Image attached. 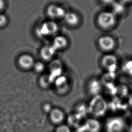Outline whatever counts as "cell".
<instances>
[{
    "label": "cell",
    "instance_id": "1",
    "mask_svg": "<svg viewBox=\"0 0 132 132\" xmlns=\"http://www.w3.org/2000/svg\"><path fill=\"white\" fill-rule=\"evenodd\" d=\"M88 114L92 117L99 118L105 116L108 111V104L106 99L101 95L91 97L87 104Z\"/></svg>",
    "mask_w": 132,
    "mask_h": 132
},
{
    "label": "cell",
    "instance_id": "2",
    "mask_svg": "<svg viewBox=\"0 0 132 132\" xmlns=\"http://www.w3.org/2000/svg\"><path fill=\"white\" fill-rule=\"evenodd\" d=\"M96 22L101 29L109 30L115 27L117 23V16L112 11H101L97 15Z\"/></svg>",
    "mask_w": 132,
    "mask_h": 132
},
{
    "label": "cell",
    "instance_id": "3",
    "mask_svg": "<svg viewBox=\"0 0 132 132\" xmlns=\"http://www.w3.org/2000/svg\"><path fill=\"white\" fill-rule=\"evenodd\" d=\"M100 65L105 72H114L119 68V61L114 53H105L100 60Z\"/></svg>",
    "mask_w": 132,
    "mask_h": 132
},
{
    "label": "cell",
    "instance_id": "4",
    "mask_svg": "<svg viewBox=\"0 0 132 132\" xmlns=\"http://www.w3.org/2000/svg\"><path fill=\"white\" fill-rule=\"evenodd\" d=\"M59 26L56 22L50 20L44 22L36 30L39 37H46L54 35L59 31Z\"/></svg>",
    "mask_w": 132,
    "mask_h": 132
},
{
    "label": "cell",
    "instance_id": "5",
    "mask_svg": "<svg viewBox=\"0 0 132 132\" xmlns=\"http://www.w3.org/2000/svg\"><path fill=\"white\" fill-rule=\"evenodd\" d=\"M99 48L105 53H111L116 49V42L114 37L110 35H103L97 40Z\"/></svg>",
    "mask_w": 132,
    "mask_h": 132
},
{
    "label": "cell",
    "instance_id": "6",
    "mask_svg": "<svg viewBox=\"0 0 132 132\" xmlns=\"http://www.w3.org/2000/svg\"><path fill=\"white\" fill-rule=\"evenodd\" d=\"M104 87L100 78L90 77L87 81L86 85V93L92 97L101 95Z\"/></svg>",
    "mask_w": 132,
    "mask_h": 132
},
{
    "label": "cell",
    "instance_id": "7",
    "mask_svg": "<svg viewBox=\"0 0 132 132\" xmlns=\"http://www.w3.org/2000/svg\"><path fill=\"white\" fill-rule=\"evenodd\" d=\"M106 127L108 132H120L125 127V123L121 118L114 117L107 120Z\"/></svg>",
    "mask_w": 132,
    "mask_h": 132
},
{
    "label": "cell",
    "instance_id": "8",
    "mask_svg": "<svg viewBox=\"0 0 132 132\" xmlns=\"http://www.w3.org/2000/svg\"><path fill=\"white\" fill-rule=\"evenodd\" d=\"M66 12L63 8L55 4L50 5L46 9L47 15L53 20L63 19Z\"/></svg>",
    "mask_w": 132,
    "mask_h": 132
},
{
    "label": "cell",
    "instance_id": "9",
    "mask_svg": "<svg viewBox=\"0 0 132 132\" xmlns=\"http://www.w3.org/2000/svg\"><path fill=\"white\" fill-rule=\"evenodd\" d=\"M82 128L84 132H101V123L97 118L92 117L86 120Z\"/></svg>",
    "mask_w": 132,
    "mask_h": 132
},
{
    "label": "cell",
    "instance_id": "10",
    "mask_svg": "<svg viewBox=\"0 0 132 132\" xmlns=\"http://www.w3.org/2000/svg\"><path fill=\"white\" fill-rule=\"evenodd\" d=\"M63 19L66 24L71 27H77L81 22V18L79 15L72 11L67 12Z\"/></svg>",
    "mask_w": 132,
    "mask_h": 132
},
{
    "label": "cell",
    "instance_id": "11",
    "mask_svg": "<svg viewBox=\"0 0 132 132\" xmlns=\"http://www.w3.org/2000/svg\"><path fill=\"white\" fill-rule=\"evenodd\" d=\"M19 65L24 70H28L33 68L35 64L34 59L33 57L28 54H23L19 57Z\"/></svg>",
    "mask_w": 132,
    "mask_h": 132
},
{
    "label": "cell",
    "instance_id": "12",
    "mask_svg": "<svg viewBox=\"0 0 132 132\" xmlns=\"http://www.w3.org/2000/svg\"><path fill=\"white\" fill-rule=\"evenodd\" d=\"M50 117L51 121L54 124L62 125L65 119L64 112L59 109H54L51 111Z\"/></svg>",
    "mask_w": 132,
    "mask_h": 132
},
{
    "label": "cell",
    "instance_id": "13",
    "mask_svg": "<svg viewBox=\"0 0 132 132\" xmlns=\"http://www.w3.org/2000/svg\"><path fill=\"white\" fill-rule=\"evenodd\" d=\"M68 42L66 37L62 35H59L53 39L52 45L56 51L64 50L68 46Z\"/></svg>",
    "mask_w": 132,
    "mask_h": 132
},
{
    "label": "cell",
    "instance_id": "14",
    "mask_svg": "<svg viewBox=\"0 0 132 132\" xmlns=\"http://www.w3.org/2000/svg\"><path fill=\"white\" fill-rule=\"evenodd\" d=\"M57 51L52 45L45 46L40 50V56L44 60L50 61L53 58Z\"/></svg>",
    "mask_w": 132,
    "mask_h": 132
},
{
    "label": "cell",
    "instance_id": "15",
    "mask_svg": "<svg viewBox=\"0 0 132 132\" xmlns=\"http://www.w3.org/2000/svg\"><path fill=\"white\" fill-rule=\"evenodd\" d=\"M57 84L60 88V92L62 94L68 93L71 88V85L69 80L65 76L58 77Z\"/></svg>",
    "mask_w": 132,
    "mask_h": 132
},
{
    "label": "cell",
    "instance_id": "16",
    "mask_svg": "<svg viewBox=\"0 0 132 132\" xmlns=\"http://www.w3.org/2000/svg\"><path fill=\"white\" fill-rule=\"evenodd\" d=\"M105 72V73L103 77L100 78L103 87L105 86L108 87V86L114 85V83L116 79V73L108 72Z\"/></svg>",
    "mask_w": 132,
    "mask_h": 132
},
{
    "label": "cell",
    "instance_id": "17",
    "mask_svg": "<svg viewBox=\"0 0 132 132\" xmlns=\"http://www.w3.org/2000/svg\"><path fill=\"white\" fill-rule=\"evenodd\" d=\"M120 67L122 72L128 76L132 72V59L125 60L121 64Z\"/></svg>",
    "mask_w": 132,
    "mask_h": 132
},
{
    "label": "cell",
    "instance_id": "18",
    "mask_svg": "<svg viewBox=\"0 0 132 132\" xmlns=\"http://www.w3.org/2000/svg\"><path fill=\"white\" fill-rule=\"evenodd\" d=\"M56 132H72V129L68 125H59Z\"/></svg>",
    "mask_w": 132,
    "mask_h": 132
},
{
    "label": "cell",
    "instance_id": "19",
    "mask_svg": "<svg viewBox=\"0 0 132 132\" xmlns=\"http://www.w3.org/2000/svg\"><path fill=\"white\" fill-rule=\"evenodd\" d=\"M34 69L36 72L38 73H40L44 70V64L41 62H38L35 63L34 65Z\"/></svg>",
    "mask_w": 132,
    "mask_h": 132
},
{
    "label": "cell",
    "instance_id": "20",
    "mask_svg": "<svg viewBox=\"0 0 132 132\" xmlns=\"http://www.w3.org/2000/svg\"><path fill=\"white\" fill-rule=\"evenodd\" d=\"M8 19L6 15L0 14V28L4 27L7 24Z\"/></svg>",
    "mask_w": 132,
    "mask_h": 132
},
{
    "label": "cell",
    "instance_id": "21",
    "mask_svg": "<svg viewBox=\"0 0 132 132\" xmlns=\"http://www.w3.org/2000/svg\"><path fill=\"white\" fill-rule=\"evenodd\" d=\"M5 6V2L4 0H0V12L2 11Z\"/></svg>",
    "mask_w": 132,
    "mask_h": 132
},
{
    "label": "cell",
    "instance_id": "22",
    "mask_svg": "<svg viewBox=\"0 0 132 132\" xmlns=\"http://www.w3.org/2000/svg\"><path fill=\"white\" fill-rule=\"evenodd\" d=\"M128 103L130 106L132 107V93L129 96Z\"/></svg>",
    "mask_w": 132,
    "mask_h": 132
},
{
    "label": "cell",
    "instance_id": "23",
    "mask_svg": "<svg viewBox=\"0 0 132 132\" xmlns=\"http://www.w3.org/2000/svg\"><path fill=\"white\" fill-rule=\"evenodd\" d=\"M128 77L130 80L132 81V72L129 74V75L128 76Z\"/></svg>",
    "mask_w": 132,
    "mask_h": 132
},
{
    "label": "cell",
    "instance_id": "24",
    "mask_svg": "<svg viewBox=\"0 0 132 132\" xmlns=\"http://www.w3.org/2000/svg\"><path fill=\"white\" fill-rule=\"evenodd\" d=\"M108 132V131H105V132Z\"/></svg>",
    "mask_w": 132,
    "mask_h": 132
}]
</instances>
